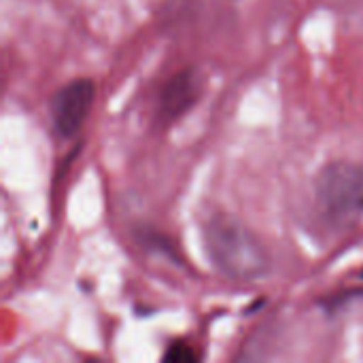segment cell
<instances>
[{
	"instance_id": "1",
	"label": "cell",
	"mask_w": 363,
	"mask_h": 363,
	"mask_svg": "<svg viewBox=\"0 0 363 363\" xmlns=\"http://www.w3.org/2000/svg\"><path fill=\"white\" fill-rule=\"evenodd\" d=\"M204 247L213 266L232 281H257L270 272L266 247L232 215L217 213L206 221Z\"/></svg>"
},
{
	"instance_id": "2",
	"label": "cell",
	"mask_w": 363,
	"mask_h": 363,
	"mask_svg": "<svg viewBox=\"0 0 363 363\" xmlns=\"http://www.w3.org/2000/svg\"><path fill=\"white\" fill-rule=\"evenodd\" d=\"M319 211L334 223L349 225L363 215V162L334 160L315 179Z\"/></svg>"
},
{
	"instance_id": "3",
	"label": "cell",
	"mask_w": 363,
	"mask_h": 363,
	"mask_svg": "<svg viewBox=\"0 0 363 363\" xmlns=\"http://www.w3.org/2000/svg\"><path fill=\"white\" fill-rule=\"evenodd\" d=\"M96 100V83L87 77H77L64 83L49 102L53 130L60 138H72L81 132Z\"/></svg>"
},
{
	"instance_id": "4",
	"label": "cell",
	"mask_w": 363,
	"mask_h": 363,
	"mask_svg": "<svg viewBox=\"0 0 363 363\" xmlns=\"http://www.w3.org/2000/svg\"><path fill=\"white\" fill-rule=\"evenodd\" d=\"M202 79L194 68H183L174 72L160 89V115L164 121H174L183 117L200 98Z\"/></svg>"
},
{
	"instance_id": "5",
	"label": "cell",
	"mask_w": 363,
	"mask_h": 363,
	"mask_svg": "<svg viewBox=\"0 0 363 363\" xmlns=\"http://www.w3.org/2000/svg\"><path fill=\"white\" fill-rule=\"evenodd\" d=\"M138 240H140L143 247H147V249H151V251H155V253H164V255H168L170 259L179 262V253L174 251L172 242H170L164 234H160V232H155V230H140V232H138Z\"/></svg>"
},
{
	"instance_id": "6",
	"label": "cell",
	"mask_w": 363,
	"mask_h": 363,
	"mask_svg": "<svg viewBox=\"0 0 363 363\" xmlns=\"http://www.w3.org/2000/svg\"><path fill=\"white\" fill-rule=\"evenodd\" d=\"M164 362L194 363L198 362V353H196L194 347H189L187 342H172V345H168V349H166V353H164Z\"/></svg>"
},
{
	"instance_id": "7",
	"label": "cell",
	"mask_w": 363,
	"mask_h": 363,
	"mask_svg": "<svg viewBox=\"0 0 363 363\" xmlns=\"http://www.w3.org/2000/svg\"><path fill=\"white\" fill-rule=\"evenodd\" d=\"M362 279H363V272H362Z\"/></svg>"
}]
</instances>
